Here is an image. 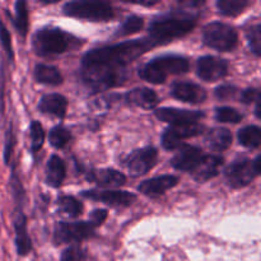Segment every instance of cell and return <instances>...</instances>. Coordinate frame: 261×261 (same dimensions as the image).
Wrapping results in <instances>:
<instances>
[{"mask_svg": "<svg viewBox=\"0 0 261 261\" xmlns=\"http://www.w3.org/2000/svg\"><path fill=\"white\" fill-rule=\"evenodd\" d=\"M157 45L152 38H142L93 48L82 59V81L93 92L120 86L126 78L129 64Z\"/></svg>", "mask_w": 261, "mask_h": 261, "instance_id": "obj_1", "label": "cell"}, {"mask_svg": "<svg viewBox=\"0 0 261 261\" xmlns=\"http://www.w3.org/2000/svg\"><path fill=\"white\" fill-rule=\"evenodd\" d=\"M196 19V15L186 12H173L155 18L149 25L150 38L160 43L182 37L194 30Z\"/></svg>", "mask_w": 261, "mask_h": 261, "instance_id": "obj_2", "label": "cell"}, {"mask_svg": "<svg viewBox=\"0 0 261 261\" xmlns=\"http://www.w3.org/2000/svg\"><path fill=\"white\" fill-rule=\"evenodd\" d=\"M189 70V60L180 55H165L153 59L142 66L140 78L153 84L165 83L168 75L185 74Z\"/></svg>", "mask_w": 261, "mask_h": 261, "instance_id": "obj_3", "label": "cell"}, {"mask_svg": "<svg viewBox=\"0 0 261 261\" xmlns=\"http://www.w3.org/2000/svg\"><path fill=\"white\" fill-rule=\"evenodd\" d=\"M70 36L56 27H45L33 35L32 47L38 56L60 55L70 46Z\"/></svg>", "mask_w": 261, "mask_h": 261, "instance_id": "obj_4", "label": "cell"}, {"mask_svg": "<svg viewBox=\"0 0 261 261\" xmlns=\"http://www.w3.org/2000/svg\"><path fill=\"white\" fill-rule=\"evenodd\" d=\"M64 14L68 17L92 22H106L114 18V8L99 0H74L64 5Z\"/></svg>", "mask_w": 261, "mask_h": 261, "instance_id": "obj_5", "label": "cell"}, {"mask_svg": "<svg viewBox=\"0 0 261 261\" xmlns=\"http://www.w3.org/2000/svg\"><path fill=\"white\" fill-rule=\"evenodd\" d=\"M203 41L208 47L227 53L233 50L239 42L236 30L222 22L209 23L203 30Z\"/></svg>", "mask_w": 261, "mask_h": 261, "instance_id": "obj_6", "label": "cell"}, {"mask_svg": "<svg viewBox=\"0 0 261 261\" xmlns=\"http://www.w3.org/2000/svg\"><path fill=\"white\" fill-rule=\"evenodd\" d=\"M260 157L257 155L254 161L242 160L233 162L224 170V177L227 184L233 189L247 186L257 177L260 173Z\"/></svg>", "mask_w": 261, "mask_h": 261, "instance_id": "obj_7", "label": "cell"}, {"mask_svg": "<svg viewBox=\"0 0 261 261\" xmlns=\"http://www.w3.org/2000/svg\"><path fill=\"white\" fill-rule=\"evenodd\" d=\"M93 234L94 228L88 222H75V223L60 222L56 224L54 231V244H78L84 240L91 239Z\"/></svg>", "mask_w": 261, "mask_h": 261, "instance_id": "obj_8", "label": "cell"}, {"mask_svg": "<svg viewBox=\"0 0 261 261\" xmlns=\"http://www.w3.org/2000/svg\"><path fill=\"white\" fill-rule=\"evenodd\" d=\"M158 160V152L153 147H145L134 150L124 161V166L132 176H142L149 172L155 166Z\"/></svg>", "mask_w": 261, "mask_h": 261, "instance_id": "obj_9", "label": "cell"}, {"mask_svg": "<svg viewBox=\"0 0 261 261\" xmlns=\"http://www.w3.org/2000/svg\"><path fill=\"white\" fill-rule=\"evenodd\" d=\"M204 132V126L199 122L196 124L171 125L165 130L162 135V145L167 150H175L182 145V140L196 137Z\"/></svg>", "mask_w": 261, "mask_h": 261, "instance_id": "obj_10", "label": "cell"}, {"mask_svg": "<svg viewBox=\"0 0 261 261\" xmlns=\"http://www.w3.org/2000/svg\"><path fill=\"white\" fill-rule=\"evenodd\" d=\"M196 74L205 82H217L228 74V63L217 56H203L196 63Z\"/></svg>", "mask_w": 261, "mask_h": 261, "instance_id": "obj_11", "label": "cell"}, {"mask_svg": "<svg viewBox=\"0 0 261 261\" xmlns=\"http://www.w3.org/2000/svg\"><path fill=\"white\" fill-rule=\"evenodd\" d=\"M82 195L87 199H91L94 201H101L114 208H125L130 206L135 200L137 196L129 191L120 190H89L83 191Z\"/></svg>", "mask_w": 261, "mask_h": 261, "instance_id": "obj_12", "label": "cell"}, {"mask_svg": "<svg viewBox=\"0 0 261 261\" xmlns=\"http://www.w3.org/2000/svg\"><path fill=\"white\" fill-rule=\"evenodd\" d=\"M155 117L163 122L171 125H184V124H196L205 115L201 111H191V110L172 109V107H163L155 110Z\"/></svg>", "mask_w": 261, "mask_h": 261, "instance_id": "obj_13", "label": "cell"}, {"mask_svg": "<svg viewBox=\"0 0 261 261\" xmlns=\"http://www.w3.org/2000/svg\"><path fill=\"white\" fill-rule=\"evenodd\" d=\"M177 149L178 152L173 155L171 163H172V167L178 171L191 172L198 166V163L203 160L204 155H205L200 148L193 147V145L182 144Z\"/></svg>", "mask_w": 261, "mask_h": 261, "instance_id": "obj_14", "label": "cell"}, {"mask_svg": "<svg viewBox=\"0 0 261 261\" xmlns=\"http://www.w3.org/2000/svg\"><path fill=\"white\" fill-rule=\"evenodd\" d=\"M171 94L178 101L188 103H201L206 98L205 89L190 82H175L171 87Z\"/></svg>", "mask_w": 261, "mask_h": 261, "instance_id": "obj_15", "label": "cell"}, {"mask_svg": "<svg viewBox=\"0 0 261 261\" xmlns=\"http://www.w3.org/2000/svg\"><path fill=\"white\" fill-rule=\"evenodd\" d=\"M178 184V178L176 176L171 175H163L160 177L150 178V180H145L138 186V190L145 196L149 198H158V196L163 195L166 191L171 190L175 188Z\"/></svg>", "mask_w": 261, "mask_h": 261, "instance_id": "obj_16", "label": "cell"}, {"mask_svg": "<svg viewBox=\"0 0 261 261\" xmlns=\"http://www.w3.org/2000/svg\"><path fill=\"white\" fill-rule=\"evenodd\" d=\"M15 231V246H17V252L20 256H24L32 250V241L27 232V218L23 214L22 209H17L14 213V219H13Z\"/></svg>", "mask_w": 261, "mask_h": 261, "instance_id": "obj_17", "label": "cell"}, {"mask_svg": "<svg viewBox=\"0 0 261 261\" xmlns=\"http://www.w3.org/2000/svg\"><path fill=\"white\" fill-rule=\"evenodd\" d=\"M223 158L219 155H204L203 160L198 163L195 168L191 171L194 180L198 182H205L211 178L216 177L219 173V168L223 165Z\"/></svg>", "mask_w": 261, "mask_h": 261, "instance_id": "obj_18", "label": "cell"}, {"mask_svg": "<svg viewBox=\"0 0 261 261\" xmlns=\"http://www.w3.org/2000/svg\"><path fill=\"white\" fill-rule=\"evenodd\" d=\"M38 110L45 115L63 119L68 110V99L58 93L45 94L38 103Z\"/></svg>", "mask_w": 261, "mask_h": 261, "instance_id": "obj_19", "label": "cell"}, {"mask_svg": "<svg viewBox=\"0 0 261 261\" xmlns=\"http://www.w3.org/2000/svg\"><path fill=\"white\" fill-rule=\"evenodd\" d=\"M126 99L130 105L140 107L143 110H153L160 102L157 93L153 89L145 88V87L132 89L126 94Z\"/></svg>", "mask_w": 261, "mask_h": 261, "instance_id": "obj_20", "label": "cell"}, {"mask_svg": "<svg viewBox=\"0 0 261 261\" xmlns=\"http://www.w3.org/2000/svg\"><path fill=\"white\" fill-rule=\"evenodd\" d=\"M205 144L212 152H224L232 144L231 132L224 127H214L205 134Z\"/></svg>", "mask_w": 261, "mask_h": 261, "instance_id": "obj_21", "label": "cell"}, {"mask_svg": "<svg viewBox=\"0 0 261 261\" xmlns=\"http://www.w3.org/2000/svg\"><path fill=\"white\" fill-rule=\"evenodd\" d=\"M66 177V167L58 154H53L46 166V182L51 188H59Z\"/></svg>", "mask_w": 261, "mask_h": 261, "instance_id": "obj_22", "label": "cell"}, {"mask_svg": "<svg viewBox=\"0 0 261 261\" xmlns=\"http://www.w3.org/2000/svg\"><path fill=\"white\" fill-rule=\"evenodd\" d=\"M89 180L94 181L99 186H112V188H119V186L125 185L126 182V176L124 173L119 172L112 168H106V170L94 171L89 175Z\"/></svg>", "mask_w": 261, "mask_h": 261, "instance_id": "obj_23", "label": "cell"}, {"mask_svg": "<svg viewBox=\"0 0 261 261\" xmlns=\"http://www.w3.org/2000/svg\"><path fill=\"white\" fill-rule=\"evenodd\" d=\"M35 79L37 83L46 86H59L63 83V75L58 68L46 64H38L35 68Z\"/></svg>", "mask_w": 261, "mask_h": 261, "instance_id": "obj_24", "label": "cell"}, {"mask_svg": "<svg viewBox=\"0 0 261 261\" xmlns=\"http://www.w3.org/2000/svg\"><path fill=\"white\" fill-rule=\"evenodd\" d=\"M58 208L63 216L69 218H78L83 212V205L74 196L64 195L58 199Z\"/></svg>", "mask_w": 261, "mask_h": 261, "instance_id": "obj_25", "label": "cell"}, {"mask_svg": "<svg viewBox=\"0 0 261 261\" xmlns=\"http://www.w3.org/2000/svg\"><path fill=\"white\" fill-rule=\"evenodd\" d=\"M14 17H12L13 24L22 37H25L28 32V9L27 4L23 0L15 3Z\"/></svg>", "mask_w": 261, "mask_h": 261, "instance_id": "obj_26", "label": "cell"}, {"mask_svg": "<svg viewBox=\"0 0 261 261\" xmlns=\"http://www.w3.org/2000/svg\"><path fill=\"white\" fill-rule=\"evenodd\" d=\"M249 5V0H219L217 2L219 13L226 17H236L241 14Z\"/></svg>", "mask_w": 261, "mask_h": 261, "instance_id": "obj_27", "label": "cell"}, {"mask_svg": "<svg viewBox=\"0 0 261 261\" xmlns=\"http://www.w3.org/2000/svg\"><path fill=\"white\" fill-rule=\"evenodd\" d=\"M239 142L241 143L244 147L250 148V149H255L260 145L261 143V130L259 126H246L239 132Z\"/></svg>", "mask_w": 261, "mask_h": 261, "instance_id": "obj_28", "label": "cell"}, {"mask_svg": "<svg viewBox=\"0 0 261 261\" xmlns=\"http://www.w3.org/2000/svg\"><path fill=\"white\" fill-rule=\"evenodd\" d=\"M71 139V134L68 129L63 126H55L48 133V142L56 149H61L65 147Z\"/></svg>", "mask_w": 261, "mask_h": 261, "instance_id": "obj_29", "label": "cell"}, {"mask_svg": "<svg viewBox=\"0 0 261 261\" xmlns=\"http://www.w3.org/2000/svg\"><path fill=\"white\" fill-rule=\"evenodd\" d=\"M30 137H31V149L33 153L38 152L42 148L45 142V132L40 121H32L30 126Z\"/></svg>", "mask_w": 261, "mask_h": 261, "instance_id": "obj_30", "label": "cell"}, {"mask_svg": "<svg viewBox=\"0 0 261 261\" xmlns=\"http://www.w3.org/2000/svg\"><path fill=\"white\" fill-rule=\"evenodd\" d=\"M247 41H249L250 50L256 56L261 55V25L259 23L251 25L246 32Z\"/></svg>", "mask_w": 261, "mask_h": 261, "instance_id": "obj_31", "label": "cell"}, {"mask_svg": "<svg viewBox=\"0 0 261 261\" xmlns=\"http://www.w3.org/2000/svg\"><path fill=\"white\" fill-rule=\"evenodd\" d=\"M216 119L219 122H227V124H237L244 117L237 110L232 107H218L216 110Z\"/></svg>", "mask_w": 261, "mask_h": 261, "instance_id": "obj_32", "label": "cell"}, {"mask_svg": "<svg viewBox=\"0 0 261 261\" xmlns=\"http://www.w3.org/2000/svg\"><path fill=\"white\" fill-rule=\"evenodd\" d=\"M144 25V20H143L142 17H138V15H132V17L127 18L122 25L120 27L117 35L119 36H129L133 35V33L139 32L140 30Z\"/></svg>", "mask_w": 261, "mask_h": 261, "instance_id": "obj_33", "label": "cell"}, {"mask_svg": "<svg viewBox=\"0 0 261 261\" xmlns=\"http://www.w3.org/2000/svg\"><path fill=\"white\" fill-rule=\"evenodd\" d=\"M0 43H2V47L4 50V53L7 54L8 60L10 63H13V60H14V53H13L12 47V37H10V32L8 31V28L5 27V24L2 20H0Z\"/></svg>", "mask_w": 261, "mask_h": 261, "instance_id": "obj_34", "label": "cell"}, {"mask_svg": "<svg viewBox=\"0 0 261 261\" xmlns=\"http://www.w3.org/2000/svg\"><path fill=\"white\" fill-rule=\"evenodd\" d=\"M15 143H17V139H15L14 132H13V125L9 124V127H8L7 133H5V144H4V163L5 165H9L10 158H12L13 150H14Z\"/></svg>", "mask_w": 261, "mask_h": 261, "instance_id": "obj_35", "label": "cell"}, {"mask_svg": "<svg viewBox=\"0 0 261 261\" xmlns=\"http://www.w3.org/2000/svg\"><path fill=\"white\" fill-rule=\"evenodd\" d=\"M86 251L78 245L68 247L61 255V261H86Z\"/></svg>", "mask_w": 261, "mask_h": 261, "instance_id": "obj_36", "label": "cell"}, {"mask_svg": "<svg viewBox=\"0 0 261 261\" xmlns=\"http://www.w3.org/2000/svg\"><path fill=\"white\" fill-rule=\"evenodd\" d=\"M5 86H7V76H5V63L0 58V115L4 114L5 110Z\"/></svg>", "mask_w": 261, "mask_h": 261, "instance_id": "obj_37", "label": "cell"}, {"mask_svg": "<svg viewBox=\"0 0 261 261\" xmlns=\"http://www.w3.org/2000/svg\"><path fill=\"white\" fill-rule=\"evenodd\" d=\"M237 92H239V89L236 87L226 84V86H221L216 89V97L218 99H222V101H226V99L233 98Z\"/></svg>", "mask_w": 261, "mask_h": 261, "instance_id": "obj_38", "label": "cell"}, {"mask_svg": "<svg viewBox=\"0 0 261 261\" xmlns=\"http://www.w3.org/2000/svg\"><path fill=\"white\" fill-rule=\"evenodd\" d=\"M106 218H107L106 209H96V211L92 212L91 216H89L88 223L91 224L93 228H96V227L101 226V224L106 221Z\"/></svg>", "mask_w": 261, "mask_h": 261, "instance_id": "obj_39", "label": "cell"}, {"mask_svg": "<svg viewBox=\"0 0 261 261\" xmlns=\"http://www.w3.org/2000/svg\"><path fill=\"white\" fill-rule=\"evenodd\" d=\"M259 99H260V92L257 88H247L245 89L241 94V101L246 105L252 103V102L256 103Z\"/></svg>", "mask_w": 261, "mask_h": 261, "instance_id": "obj_40", "label": "cell"}]
</instances>
